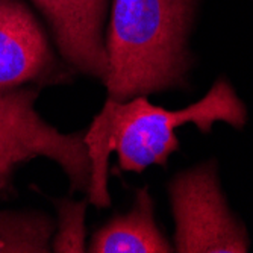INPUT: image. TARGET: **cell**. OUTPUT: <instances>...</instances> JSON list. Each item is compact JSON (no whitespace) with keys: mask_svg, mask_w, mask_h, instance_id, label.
I'll use <instances>...</instances> for the list:
<instances>
[{"mask_svg":"<svg viewBox=\"0 0 253 253\" xmlns=\"http://www.w3.org/2000/svg\"><path fill=\"white\" fill-rule=\"evenodd\" d=\"M246 120L244 103L223 79L217 81L203 99L180 111L155 106L146 96H136L126 102L108 99L84 136L91 159L89 202L99 208L111 203L108 193L111 152H117L125 171L140 173L153 164H167L169 156L179 149L174 130L182 125L194 123L203 133H208L215 122L240 129Z\"/></svg>","mask_w":253,"mask_h":253,"instance_id":"1","label":"cell"},{"mask_svg":"<svg viewBox=\"0 0 253 253\" xmlns=\"http://www.w3.org/2000/svg\"><path fill=\"white\" fill-rule=\"evenodd\" d=\"M196 0H114L105 44L108 99L126 102L183 82Z\"/></svg>","mask_w":253,"mask_h":253,"instance_id":"2","label":"cell"},{"mask_svg":"<svg viewBox=\"0 0 253 253\" xmlns=\"http://www.w3.org/2000/svg\"><path fill=\"white\" fill-rule=\"evenodd\" d=\"M37 93L12 89L0 96V191L14 169L44 156L61 166L73 190H86L91 182V159L84 133H61L47 125L34 108Z\"/></svg>","mask_w":253,"mask_h":253,"instance_id":"3","label":"cell"},{"mask_svg":"<svg viewBox=\"0 0 253 253\" xmlns=\"http://www.w3.org/2000/svg\"><path fill=\"white\" fill-rule=\"evenodd\" d=\"M170 197L177 252H247L246 229L227 210L214 163L177 174L170 185Z\"/></svg>","mask_w":253,"mask_h":253,"instance_id":"4","label":"cell"},{"mask_svg":"<svg viewBox=\"0 0 253 253\" xmlns=\"http://www.w3.org/2000/svg\"><path fill=\"white\" fill-rule=\"evenodd\" d=\"M47 17L62 56L81 72L105 81L108 55L102 37L106 0H32Z\"/></svg>","mask_w":253,"mask_h":253,"instance_id":"5","label":"cell"},{"mask_svg":"<svg viewBox=\"0 0 253 253\" xmlns=\"http://www.w3.org/2000/svg\"><path fill=\"white\" fill-rule=\"evenodd\" d=\"M52 53L34 15L17 0H0V96L49 70Z\"/></svg>","mask_w":253,"mask_h":253,"instance_id":"6","label":"cell"},{"mask_svg":"<svg viewBox=\"0 0 253 253\" xmlns=\"http://www.w3.org/2000/svg\"><path fill=\"white\" fill-rule=\"evenodd\" d=\"M171 249L155 223L147 188L138 191L127 214L114 217L94 234L89 246V252L94 253H167L173 252Z\"/></svg>","mask_w":253,"mask_h":253,"instance_id":"7","label":"cell"},{"mask_svg":"<svg viewBox=\"0 0 253 253\" xmlns=\"http://www.w3.org/2000/svg\"><path fill=\"white\" fill-rule=\"evenodd\" d=\"M50 218L35 214H0V253L49 252L53 235Z\"/></svg>","mask_w":253,"mask_h":253,"instance_id":"8","label":"cell"},{"mask_svg":"<svg viewBox=\"0 0 253 253\" xmlns=\"http://www.w3.org/2000/svg\"><path fill=\"white\" fill-rule=\"evenodd\" d=\"M85 208L86 202L59 203V226L52 246L55 252H85Z\"/></svg>","mask_w":253,"mask_h":253,"instance_id":"9","label":"cell"}]
</instances>
